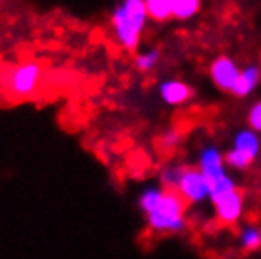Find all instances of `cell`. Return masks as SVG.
Segmentation results:
<instances>
[{
	"label": "cell",
	"mask_w": 261,
	"mask_h": 259,
	"mask_svg": "<svg viewBox=\"0 0 261 259\" xmlns=\"http://www.w3.org/2000/svg\"><path fill=\"white\" fill-rule=\"evenodd\" d=\"M74 87V74L46 70L36 63H0V100L12 104L44 100L59 89Z\"/></svg>",
	"instance_id": "cell-1"
},
{
	"label": "cell",
	"mask_w": 261,
	"mask_h": 259,
	"mask_svg": "<svg viewBox=\"0 0 261 259\" xmlns=\"http://www.w3.org/2000/svg\"><path fill=\"white\" fill-rule=\"evenodd\" d=\"M188 199L178 188H163L159 191L155 204L146 212L150 227L155 231H178L184 225V214L188 210Z\"/></svg>",
	"instance_id": "cell-2"
},
{
	"label": "cell",
	"mask_w": 261,
	"mask_h": 259,
	"mask_svg": "<svg viewBox=\"0 0 261 259\" xmlns=\"http://www.w3.org/2000/svg\"><path fill=\"white\" fill-rule=\"evenodd\" d=\"M178 191L188 199V202L193 201H201L204 195H208V184H206V178L202 174V170L191 169V167H186V169L178 170Z\"/></svg>",
	"instance_id": "cell-3"
},
{
	"label": "cell",
	"mask_w": 261,
	"mask_h": 259,
	"mask_svg": "<svg viewBox=\"0 0 261 259\" xmlns=\"http://www.w3.org/2000/svg\"><path fill=\"white\" fill-rule=\"evenodd\" d=\"M216 204V216L222 225H233L242 212V195L237 189H231L225 195L214 199Z\"/></svg>",
	"instance_id": "cell-4"
},
{
	"label": "cell",
	"mask_w": 261,
	"mask_h": 259,
	"mask_svg": "<svg viewBox=\"0 0 261 259\" xmlns=\"http://www.w3.org/2000/svg\"><path fill=\"white\" fill-rule=\"evenodd\" d=\"M212 80L216 82L218 87H222L223 91H233L237 80H239V74L241 72L237 70L235 63L227 57H220L212 65Z\"/></svg>",
	"instance_id": "cell-5"
},
{
	"label": "cell",
	"mask_w": 261,
	"mask_h": 259,
	"mask_svg": "<svg viewBox=\"0 0 261 259\" xmlns=\"http://www.w3.org/2000/svg\"><path fill=\"white\" fill-rule=\"evenodd\" d=\"M114 27H116L119 42H121L127 49H135L138 44V34L140 33H137V31L129 25V21H127V17H125V13H123V8L118 10L116 15H114Z\"/></svg>",
	"instance_id": "cell-6"
},
{
	"label": "cell",
	"mask_w": 261,
	"mask_h": 259,
	"mask_svg": "<svg viewBox=\"0 0 261 259\" xmlns=\"http://www.w3.org/2000/svg\"><path fill=\"white\" fill-rule=\"evenodd\" d=\"M259 78H261L259 66H248L246 70H242L239 74V80H237L235 87H233V93H235L237 97H246L250 91L259 84Z\"/></svg>",
	"instance_id": "cell-7"
},
{
	"label": "cell",
	"mask_w": 261,
	"mask_h": 259,
	"mask_svg": "<svg viewBox=\"0 0 261 259\" xmlns=\"http://www.w3.org/2000/svg\"><path fill=\"white\" fill-rule=\"evenodd\" d=\"M123 13L127 21H129V25L140 33V29L144 25V17H146V2L144 0H127L123 6Z\"/></svg>",
	"instance_id": "cell-8"
},
{
	"label": "cell",
	"mask_w": 261,
	"mask_h": 259,
	"mask_svg": "<svg viewBox=\"0 0 261 259\" xmlns=\"http://www.w3.org/2000/svg\"><path fill=\"white\" fill-rule=\"evenodd\" d=\"M161 93H163L165 100L170 104H182L191 97V89L186 84H180V82H169V84H165L161 87Z\"/></svg>",
	"instance_id": "cell-9"
},
{
	"label": "cell",
	"mask_w": 261,
	"mask_h": 259,
	"mask_svg": "<svg viewBox=\"0 0 261 259\" xmlns=\"http://www.w3.org/2000/svg\"><path fill=\"white\" fill-rule=\"evenodd\" d=\"M146 12L155 21H165L172 15V0H144Z\"/></svg>",
	"instance_id": "cell-10"
},
{
	"label": "cell",
	"mask_w": 261,
	"mask_h": 259,
	"mask_svg": "<svg viewBox=\"0 0 261 259\" xmlns=\"http://www.w3.org/2000/svg\"><path fill=\"white\" fill-rule=\"evenodd\" d=\"M235 149H241L244 153H248L255 159L257 156V149H259V140L254 133H241L237 136V142H235Z\"/></svg>",
	"instance_id": "cell-11"
},
{
	"label": "cell",
	"mask_w": 261,
	"mask_h": 259,
	"mask_svg": "<svg viewBox=\"0 0 261 259\" xmlns=\"http://www.w3.org/2000/svg\"><path fill=\"white\" fill-rule=\"evenodd\" d=\"M241 244L246 252H254V250L261 248V231L255 229V227L244 229L241 235Z\"/></svg>",
	"instance_id": "cell-12"
},
{
	"label": "cell",
	"mask_w": 261,
	"mask_h": 259,
	"mask_svg": "<svg viewBox=\"0 0 261 259\" xmlns=\"http://www.w3.org/2000/svg\"><path fill=\"white\" fill-rule=\"evenodd\" d=\"M199 0H172V15L186 19L197 12Z\"/></svg>",
	"instance_id": "cell-13"
},
{
	"label": "cell",
	"mask_w": 261,
	"mask_h": 259,
	"mask_svg": "<svg viewBox=\"0 0 261 259\" xmlns=\"http://www.w3.org/2000/svg\"><path fill=\"white\" fill-rule=\"evenodd\" d=\"M225 161L231 165V167H237V169H246L250 163L254 161V157L244 153L241 149H231L227 156H225Z\"/></svg>",
	"instance_id": "cell-14"
},
{
	"label": "cell",
	"mask_w": 261,
	"mask_h": 259,
	"mask_svg": "<svg viewBox=\"0 0 261 259\" xmlns=\"http://www.w3.org/2000/svg\"><path fill=\"white\" fill-rule=\"evenodd\" d=\"M180 131H172V133H169V135H165L163 138V144H161V151H170L172 148H176V144L180 142Z\"/></svg>",
	"instance_id": "cell-15"
},
{
	"label": "cell",
	"mask_w": 261,
	"mask_h": 259,
	"mask_svg": "<svg viewBox=\"0 0 261 259\" xmlns=\"http://www.w3.org/2000/svg\"><path fill=\"white\" fill-rule=\"evenodd\" d=\"M248 121H250V125H252V129L261 133V102H257L254 108H252V112H250V116H248Z\"/></svg>",
	"instance_id": "cell-16"
},
{
	"label": "cell",
	"mask_w": 261,
	"mask_h": 259,
	"mask_svg": "<svg viewBox=\"0 0 261 259\" xmlns=\"http://www.w3.org/2000/svg\"><path fill=\"white\" fill-rule=\"evenodd\" d=\"M155 59H157V53H150V55H144V57L138 59V68H140V70H148L150 66L155 65Z\"/></svg>",
	"instance_id": "cell-17"
}]
</instances>
